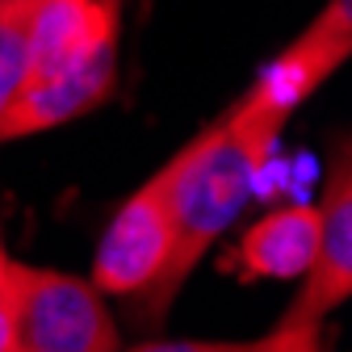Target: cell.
I'll return each mask as SVG.
<instances>
[{
	"mask_svg": "<svg viewBox=\"0 0 352 352\" xmlns=\"http://www.w3.org/2000/svg\"><path fill=\"white\" fill-rule=\"evenodd\" d=\"M273 147L277 143L260 139L256 130H248L243 122L223 113L206 130H197L193 143H185L172 155L176 160V181H172L176 243H172L164 273L143 294L130 298L135 302V315L143 323H155L168 315L172 298L181 294V285L201 264V256L218 243V235L248 206V197L256 189V176H260L264 160L273 155Z\"/></svg>",
	"mask_w": 352,
	"mask_h": 352,
	"instance_id": "obj_1",
	"label": "cell"
},
{
	"mask_svg": "<svg viewBox=\"0 0 352 352\" xmlns=\"http://www.w3.org/2000/svg\"><path fill=\"white\" fill-rule=\"evenodd\" d=\"M17 352H118V323L93 281L9 260Z\"/></svg>",
	"mask_w": 352,
	"mask_h": 352,
	"instance_id": "obj_2",
	"label": "cell"
},
{
	"mask_svg": "<svg viewBox=\"0 0 352 352\" xmlns=\"http://www.w3.org/2000/svg\"><path fill=\"white\" fill-rule=\"evenodd\" d=\"M348 51H352V9H348V0H331L323 13L252 80L248 93L239 101H231L227 113L235 122H243L248 130H256L260 139L277 143L289 113L311 101V93L348 59Z\"/></svg>",
	"mask_w": 352,
	"mask_h": 352,
	"instance_id": "obj_3",
	"label": "cell"
},
{
	"mask_svg": "<svg viewBox=\"0 0 352 352\" xmlns=\"http://www.w3.org/2000/svg\"><path fill=\"white\" fill-rule=\"evenodd\" d=\"M172 181H176V160H168L143 189L130 193L126 206L113 214V223L105 227L93 260V285L101 294L135 298L164 273L176 243Z\"/></svg>",
	"mask_w": 352,
	"mask_h": 352,
	"instance_id": "obj_4",
	"label": "cell"
},
{
	"mask_svg": "<svg viewBox=\"0 0 352 352\" xmlns=\"http://www.w3.org/2000/svg\"><path fill=\"white\" fill-rule=\"evenodd\" d=\"M348 294H352V155L348 139H340L319 197V243L311 269L302 273V289L277 327H323V319Z\"/></svg>",
	"mask_w": 352,
	"mask_h": 352,
	"instance_id": "obj_5",
	"label": "cell"
},
{
	"mask_svg": "<svg viewBox=\"0 0 352 352\" xmlns=\"http://www.w3.org/2000/svg\"><path fill=\"white\" fill-rule=\"evenodd\" d=\"M113 84H118V47H105L97 55H88L84 63L63 67L55 76L30 80L25 93L0 118V143L42 135V130H55L88 109L105 105L113 97Z\"/></svg>",
	"mask_w": 352,
	"mask_h": 352,
	"instance_id": "obj_6",
	"label": "cell"
},
{
	"mask_svg": "<svg viewBox=\"0 0 352 352\" xmlns=\"http://www.w3.org/2000/svg\"><path fill=\"white\" fill-rule=\"evenodd\" d=\"M319 243V206H281L269 210L243 231L231 256H223V273L235 281H298L311 269Z\"/></svg>",
	"mask_w": 352,
	"mask_h": 352,
	"instance_id": "obj_7",
	"label": "cell"
},
{
	"mask_svg": "<svg viewBox=\"0 0 352 352\" xmlns=\"http://www.w3.org/2000/svg\"><path fill=\"white\" fill-rule=\"evenodd\" d=\"M30 5L34 0H0V118L30 84Z\"/></svg>",
	"mask_w": 352,
	"mask_h": 352,
	"instance_id": "obj_8",
	"label": "cell"
},
{
	"mask_svg": "<svg viewBox=\"0 0 352 352\" xmlns=\"http://www.w3.org/2000/svg\"><path fill=\"white\" fill-rule=\"evenodd\" d=\"M126 352H323V327H273L260 340H155Z\"/></svg>",
	"mask_w": 352,
	"mask_h": 352,
	"instance_id": "obj_9",
	"label": "cell"
},
{
	"mask_svg": "<svg viewBox=\"0 0 352 352\" xmlns=\"http://www.w3.org/2000/svg\"><path fill=\"white\" fill-rule=\"evenodd\" d=\"M9 260H0V352H17L13 348V306H9Z\"/></svg>",
	"mask_w": 352,
	"mask_h": 352,
	"instance_id": "obj_10",
	"label": "cell"
},
{
	"mask_svg": "<svg viewBox=\"0 0 352 352\" xmlns=\"http://www.w3.org/2000/svg\"><path fill=\"white\" fill-rule=\"evenodd\" d=\"M5 256H9V252H5V243H0V260H5Z\"/></svg>",
	"mask_w": 352,
	"mask_h": 352,
	"instance_id": "obj_11",
	"label": "cell"
}]
</instances>
